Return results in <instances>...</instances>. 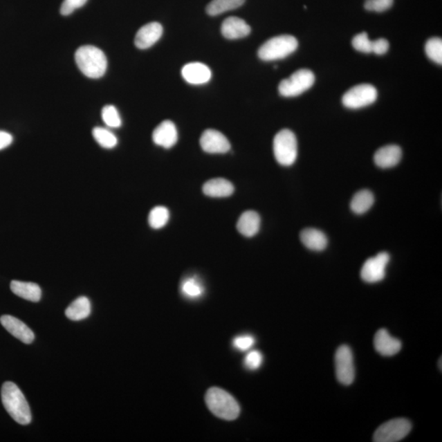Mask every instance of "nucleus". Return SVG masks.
Instances as JSON below:
<instances>
[{"label":"nucleus","instance_id":"1","mask_svg":"<svg viewBox=\"0 0 442 442\" xmlns=\"http://www.w3.org/2000/svg\"><path fill=\"white\" fill-rule=\"evenodd\" d=\"M2 403L8 414L21 425L31 422L30 406L20 388L12 382L3 383L1 390Z\"/></svg>","mask_w":442,"mask_h":442},{"label":"nucleus","instance_id":"2","mask_svg":"<svg viewBox=\"0 0 442 442\" xmlns=\"http://www.w3.org/2000/svg\"><path fill=\"white\" fill-rule=\"evenodd\" d=\"M75 62L82 73L91 79L104 77L108 60L101 49L91 46L80 47L75 55Z\"/></svg>","mask_w":442,"mask_h":442},{"label":"nucleus","instance_id":"3","mask_svg":"<svg viewBox=\"0 0 442 442\" xmlns=\"http://www.w3.org/2000/svg\"><path fill=\"white\" fill-rule=\"evenodd\" d=\"M205 400L208 409L218 418L234 421L239 417L240 406L229 392L219 387H212L208 391Z\"/></svg>","mask_w":442,"mask_h":442},{"label":"nucleus","instance_id":"4","mask_svg":"<svg viewBox=\"0 0 442 442\" xmlns=\"http://www.w3.org/2000/svg\"><path fill=\"white\" fill-rule=\"evenodd\" d=\"M298 42L293 35H278L267 40L258 50V56L263 61L285 59L297 50Z\"/></svg>","mask_w":442,"mask_h":442},{"label":"nucleus","instance_id":"5","mask_svg":"<svg viewBox=\"0 0 442 442\" xmlns=\"http://www.w3.org/2000/svg\"><path fill=\"white\" fill-rule=\"evenodd\" d=\"M275 158L280 165L290 167L296 162L297 158V140L294 133L284 129L274 138Z\"/></svg>","mask_w":442,"mask_h":442},{"label":"nucleus","instance_id":"6","mask_svg":"<svg viewBox=\"0 0 442 442\" xmlns=\"http://www.w3.org/2000/svg\"><path fill=\"white\" fill-rule=\"evenodd\" d=\"M315 77L309 69H300L280 82L279 92L284 97H296L313 86Z\"/></svg>","mask_w":442,"mask_h":442},{"label":"nucleus","instance_id":"7","mask_svg":"<svg viewBox=\"0 0 442 442\" xmlns=\"http://www.w3.org/2000/svg\"><path fill=\"white\" fill-rule=\"evenodd\" d=\"M412 430V424L406 418H395L382 424L374 435L375 442H396L405 439Z\"/></svg>","mask_w":442,"mask_h":442},{"label":"nucleus","instance_id":"8","mask_svg":"<svg viewBox=\"0 0 442 442\" xmlns=\"http://www.w3.org/2000/svg\"><path fill=\"white\" fill-rule=\"evenodd\" d=\"M376 88L369 84L352 87L342 97V104L347 109H359L374 104L377 100Z\"/></svg>","mask_w":442,"mask_h":442},{"label":"nucleus","instance_id":"9","mask_svg":"<svg viewBox=\"0 0 442 442\" xmlns=\"http://www.w3.org/2000/svg\"><path fill=\"white\" fill-rule=\"evenodd\" d=\"M335 369L339 383L349 386L354 382V357L349 347L344 345L338 347L335 355Z\"/></svg>","mask_w":442,"mask_h":442},{"label":"nucleus","instance_id":"10","mask_svg":"<svg viewBox=\"0 0 442 442\" xmlns=\"http://www.w3.org/2000/svg\"><path fill=\"white\" fill-rule=\"evenodd\" d=\"M390 261L389 254L378 253L377 256L368 259L360 271L361 278L366 283L380 282L386 276V269Z\"/></svg>","mask_w":442,"mask_h":442},{"label":"nucleus","instance_id":"11","mask_svg":"<svg viewBox=\"0 0 442 442\" xmlns=\"http://www.w3.org/2000/svg\"><path fill=\"white\" fill-rule=\"evenodd\" d=\"M200 145L208 154H226L231 145L228 138L216 129H207L201 136Z\"/></svg>","mask_w":442,"mask_h":442},{"label":"nucleus","instance_id":"12","mask_svg":"<svg viewBox=\"0 0 442 442\" xmlns=\"http://www.w3.org/2000/svg\"><path fill=\"white\" fill-rule=\"evenodd\" d=\"M0 323L7 331L13 337L26 344L33 343L35 339V334L28 325L22 321L11 315H3L0 318Z\"/></svg>","mask_w":442,"mask_h":442},{"label":"nucleus","instance_id":"13","mask_svg":"<svg viewBox=\"0 0 442 442\" xmlns=\"http://www.w3.org/2000/svg\"><path fill=\"white\" fill-rule=\"evenodd\" d=\"M163 33L162 25L158 22H150L138 30L135 39L136 46L140 49L149 48L158 42Z\"/></svg>","mask_w":442,"mask_h":442},{"label":"nucleus","instance_id":"14","mask_svg":"<svg viewBox=\"0 0 442 442\" xmlns=\"http://www.w3.org/2000/svg\"><path fill=\"white\" fill-rule=\"evenodd\" d=\"M375 350L383 356H395L401 349L399 339L393 338L387 330L382 329L375 334L374 340Z\"/></svg>","mask_w":442,"mask_h":442},{"label":"nucleus","instance_id":"15","mask_svg":"<svg viewBox=\"0 0 442 442\" xmlns=\"http://www.w3.org/2000/svg\"><path fill=\"white\" fill-rule=\"evenodd\" d=\"M153 140L156 145L165 149H171L178 140V132L175 124L171 120H164L154 129Z\"/></svg>","mask_w":442,"mask_h":442},{"label":"nucleus","instance_id":"16","mask_svg":"<svg viewBox=\"0 0 442 442\" xmlns=\"http://www.w3.org/2000/svg\"><path fill=\"white\" fill-rule=\"evenodd\" d=\"M183 77L191 84H203L212 78V71L201 62H191L182 68Z\"/></svg>","mask_w":442,"mask_h":442},{"label":"nucleus","instance_id":"17","mask_svg":"<svg viewBox=\"0 0 442 442\" xmlns=\"http://www.w3.org/2000/svg\"><path fill=\"white\" fill-rule=\"evenodd\" d=\"M403 151L399 146L387 145L379 149L374 154V160L377 167L383 169L394 167L400 162Z\"/></svg>","mask_w":442,"mask_h":442},{"label":"nucleus","instance_id":"18","mask_svg":"<svg viewBox=\"0 0 442 442\" xmlns=\"http://www.w3.org/2000/svg\"><path fill=\"white\" fill-rule=\"evenodd\" d=\"M221 33L226 39H238L248 37L251 33V28L239 17H230L223 21Z\"/></svg>","mask_w":442,"mask_h":442},{"label":"nucleus","instance_id":"19","mask_svg":"<svg viewBox=\"0 0 442 442\" xmlns=\"http://www.w3.org/2000/svg\"><path fill=\"white\" fill-rule=\"evenodd\" d=\"M300 239L302 243L308 249L312 251H323L327 247L328 239L322 231L314 229V228H307L301 232Z\"/></svg>","mask_w":442,"mask_h":442},{"label":"nucleus","instance_id":"20","mask_svg":"<svg viewBox=\"0 0 442 442\" xmlns=\"http://www.w3.org/2000/svg\"><path fill=\"white\" fill-rule=\"evenodd\" d=\"M261 227V217L254 211H248L241 215L237 223V229L239 233L245 237L255 236Z\"/></svg>","mask_w":442,"mask_h":442},{"label":"nucleus","instance_id":"21","mask_svg":"<svg viewBox=\"0 0 442 442\" xmlns=\"http://www.w3.org/2000/svg\"><path fill=\"white\" fill-rule=\"evenodd\" d=\"M203 193L212 198H226L233 194L234 187L229 181L217 178L205 183Z\"/></svg>","mask_w":442,"mask_h":442},{"label":"nucleus","instance_id":"22","mask_svg":"<svg viewBox=\"0 0 442 442\" xmlns=\"http://www.w3.org/2000/svg\"><path fill=\"white\" fill-rule=\"evenodd\" d=\"M12 292L30 302H37L42 298V289L35 283L13 280L10 284Z\"/></svg>","mask_w":442,"mask_h":442},{"label":"nucleus","instance_id":"23","mask_svg":"<svg viewBox=\"0 0 442 442\" xmlns=\"http://www.w3.org/2000/svg\"><path fill=\"white\" fill-rule=\"evenodd\" d=\"M91 304L86 297H80L66 308V316L71 320L80 321L91 315Z\"/></svg>","mask_w":442,"mask_h":442},{"label":"nucleus","instance_id":"24","mask_svg":"<svg viewBox=\"0 0 442 442\" xmlns=\"http://www.w3.org/2000/svg\"><path fill=\"white\" fill-rule=\"evenodd\" d=\"M374 203V196L372 192L363 190L354 195L351 202V209L357 215H362L372 208Z\"/></svg>","mask_w":442,"mask_h":442},{"label":"nucleus","instance_id":"25","mask_svg":"<svg viewBox=\"0 0 442 442\" xmlns=\"http://www.w3.org/2000/svg\"><path fill=\"white\" fill-rule=\"evenodd\" d=\"M246 0H212L207 7L210 16H217L228 11L236 10L243 6Z\"/></svg>","mask_w":442,"mask_h":442},{"label":"nucleus","instance_id":"26","mask_svg":"<svg viewBox=\"0 0 442 442\" xmlns=\"http://www.w3.org/2000/svg\"><path fill=\"white\" fill-rule=\"evenodd\" d=\"M93 136L98 144L104 149H113L118 145V138L108 129L96 127L93 129Z\"/></svg>","mask_w":442,"mask_h":442},{"label":"nucleus","instance_id":"27","mask_svg":"<svg viewBox=\"0 0 442 442\" xmlns=\"http://www.w3.org/2000/svg\"><path fill=\"white\" fill-rule=\"evenodd\" d=\"M181 293L185 297L190 299H196L202 296L204 288L202 283L195 278H187L181 284Z\"/></svg>","mask_w":442,"mask_h":442},{"label":"nucleus","instance_id":"28","mask_svg":"<svg viewBox=\"0 0 442 442\" xmlns=\"http://www.w3.org/2000/svg\"><path fill=\"white\" fill-rule=\"evenodd\" d=\"M169 219L168 209L165 207H156L151 209L149 216V225L153 229L158 230L167 224Z\"/></svg>","mask_w":442,"mask_h":442},{"label":"nucleus","instance_id":"29","mask_svg":"<svg viewBox=\"0 0 442 442\" xmlns=\"http://www.w3.org/2000/svg\"><path fill=\"white\" fill-rule=\"evenodd\" d=\"M425 53L430 60L436 64H442V40L439 37H433L427 40L425 44Z\"/></svg>","mask_w":442,"mask_h":442},{"label":"nucleus","instance_id":"30","mask_svg":"<svg viewBox=\"0 0 442 442\" xmlns=\"http://www.w3.org/2000/svg\"><path fill=\"white\" fill-rule=\"evenodd\" d=\"M102 118L104 123L111 128H119L122 126V119L114 106H105L102 111Z\"/></svg>","mask_w":442,"mask_h":442},{"label":"nucleus","instance_id":"31","mask_svg":"<svg viewBox=\"0 0 442 442\" xmlns=\"http://www.w3.org/2000/svg\"><path fill=\"white\" fill-rule=\"evenodd\" d=\"M352 46L357 51L364 53H372L373 42L369 39L368 34L366 33L356 35L352 39Z\"/></svg>","mask_w":442,"mask_h":442},{"label":"nucleus","instance_id":"32","mask_svg":"<svg viewBox=\"0 0 442 442\" xmlns=\"http://www.w3.org/2000/svg\"><path fill=\"white\" fill-rule=\"evenodd\" d=\"M393 0H366L365 10L371 12H385L392 8Z\"/></svg>","mask_w":442,"mask_h":442},{"label":"nucleus","instance_id":"33","mask_svg":"<svg viewBox=\"0 0 442 442\" xmlns=\"http://www.w3.org/2000/svg\"><path fill=\"white\" fill-rule=\"evenodd\" d=\"M263 362V356L260 351H252L246 356L244 363L246 367L251 370H256L261 367Z\"/></svg>","mask_w":442,"mask_h":442},{"label":"nucleus","instance_id":"34","mask_svg":"<svg viewBox=\"0 0 442 442\" xmlns=\"http://www.w3.org/2000/svg\"><path fill=\"white\" fill-rule=\"evenodd\" d=\"M87 2V0H64L61 6V15L68 16L77 8H82Z\"/></svg>","mask_w":442,"mask_h":442},{"label":"nucleus","instance_id":"35","mask_svg":"<svg viewBox=\"0 0 442 442\" xmlns=\"http://www.w3.org/2000/svg\"><path fill=\"white\" fill-rule=\"evenodd\" d=\"M255 344V338L252 335H242L234 338V347L236 349L245 351L251 348Z\"/></svg>","mask_w":442,"mask_h":442},{"label":"nucleus","instance_id":"36","mask_svg":"<svg viewBox=\"0 0 442 442\" xmlns=\"http://www.w3.org/2000/svg\"><path fill=\"white\" fill-rule=\"evenodd\" d=\"M389 49V43L385 39H378L373 42L372 53L377 55H383Z\"/></svg>","mask_w":442,"mask_h":442},{"label":"nucleus","instance_id":"37","mask_svg":"<svg viewBox=\"0 0 442 442\" xmlns=\"http://www.w3.org/2000/svg\"><path fill=\"white\" fill-rule=\"evenodd\" d=\"M12 140L13 138L10 133L0 131V150L10 146Z\"/></svg>","mask_w":442,"mask_h":442},{"label":"nucleus","instance_id":"38","mask_svg":"<svg viewBox=\"0 0 442 442\" xmlns=\"http://www.w3.org/2000/svg\"><path fill=\"white\" fill-rule=\"evenodd\" d=\"M440 369L441 370V358L440 359Z\"/></svg>","mask_w":442,"mask_h":442}]
</instances>
